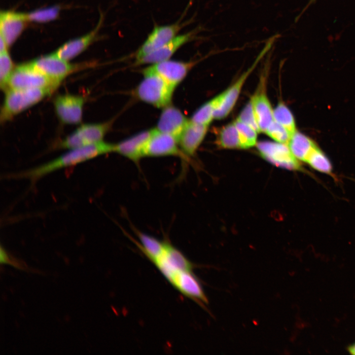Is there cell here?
Instances as JSON below:
<instances>
[{
	"instance_id": "1",
	"label": "cell",
	"mask_w": 355,
	"mask_h": 355,
	"mask_svg": "<svg viewBox=\"0 0 355 355\" xmlns=\"http://www.w3.org/2000/svg\"><path fill=\"white\" fill-rule=\"evenodd\" d=\"M115 144L101 142L78 148L69 149L59 157L31 169L12 174L6 178L27 179L35 184L41 178L62 169L75 166L102 155L113 152Z\"/></svg>"
},
{
	"instance_id": "2",
	"label": "cell",
	"mask_w": 355,
	"mask_h": 355,
	"mask_svg": "<svg viewBox=\"0 0 355 355\" xmlns=\"http://www.w3.org/2000/svg\"><path fill=\"white\" fill-rule=\"evenodd\" d=\"M142 72L144 77L136 90L138 99L158 108L170 105L175 87L150 67Z\"/></svg>"
},
{
	"instance_id": "3",
	"label": "cell",
	"mask_w": 355,
	"mask_h": 355,
	"mask_svg": "<svg viewBox=\"0 0 355 355\" xmlns=\"http://www.w3.org/2000/svg\"><path fill=\"white\" fill-rule=\"evenodd\" d=\"M0 111V121L5 122L50 95L49 88L7 89Z\"/></svg>"
},
{
	"instance_id": "4",
	"label": "cell",
	"mask_w": 355,
	"mask_h": 355,
	"mask_svg": "<svg viewBox=\"0 0 355 355\" xmlns=\"http://www.w3.org/2000/svg\"><path fill=\"white\" fill-rule=\"evenodd\" d=\"M59 85L29 63L14 68L8 79L7 89L49 88L54 91Z\"/></svg>"
},
{
	"instance_id": "5",
	"label": "cell",
	"mask_w": 355,
	"mask_h": 355,
	"mask_svg": "<svg viewBox=\"0 0 355 355\" xmlns=\"http://www.w3.org/2000/svg\"><path fill=\"white\" fill-rule=\"evenodd\" d=\"M112 122L84 124L60 143L62 148L72 149L91 145L103 141Z\"/></svg>"
},
{
	"instance_id": "6",
	"label": "cell",
	"mask_w": 355,
	"mask_h": 355,
	"mask_svg": "<svg viewBox=\"0 0 355 355\" xmlns=\"http://www.w3.org/2000/svg\"><path fill=\"white\" fill-rule=\"evenodd\" d=\"M257 148L262 157L276 166L290 170H301L298 160L287 144L263 141L257 144Z\"/></svg>"
},
{
	"instance_id": "7",
	"label": "cell",
	"mask_w": 355,
	"mask_h": 355,
	"mask_svg": "<svg viewBox=\"0 0 355 355\" xmlns=\"http://www.w3.org/2000/svg\"><path fill=\"white\" fill-rule=\"evenodd\" d=\"M30 63L38 71L60 84L68 75L83 67L81 65L69 63L55 52L39 57Z\"/></svg>"
},
{
	"instance_id": "8",
	"label": "cell",
	"mask_w": 355,
	"mask_h": 355,
	"mask_svg": "<svg viewBox=\"0 0 355 355\" xmlns=\"http://www.w3.org/2000/svg\"><path fill=\"white\" fill-rule=\"evenodd\" d=\"M153 263L169 282L176 273L192 271L193 267L180 250L167 242L162 253Z\"/></svg>"
},
{
	"instance_id": "9",
	"label": "cell",
	"mask_w": 355,
	"mask_h": 355,
	"mask_svg": "<svg viewBox=\"0 0 355 355\" xmlns=\"http://www.w3.org/2000/svg\"><path fill=\"white\" fill-rule=\"evenodd\" d=\"M185 25V23H181L179 20L172 24L155 27L136 52V60L143 57L168 43L177 36Z\"/></svg>"
},
{
	"instance_id": "10",
	"label": "cell",
	"mask_w": 355,
	"mask_h": 355,
	"mask_svg": "<svg viewBox=\"0 0 355 355\" xmlns=\"http://www.w3.org/2000/svg\"><path fill=\"white\" fill-rule=\"evenodd\" d=\"M85 102L82 96L67 94L56 96L53 104L56 113L62 123L75 125L82 121Z\"/></svg>"
},
{
	"instance_id": "11",
	"label": "cell",
	"mask_w": 355,
	"mask_h": 355,
	"mask_svg": "<svg viewBox=\"0 0 355 355\" xmlns=\"http://www.w3.org/2000/svg\"><path fill=\"white\" fill-rule=\"evenodd\" d=\"M168 156H184L179 146L178 140L169 134L152 129L144 150V157Z\"/></svg>"
},
{
	"instance_id": "12",
	"label": "cell",
	"mask_w": 355,
	"mask_h": 355,
	"mask_svg": "<svg viewBox=\"0 0 355 355\" xmlns=\"http://www.w3.org/2000/svg\"><path fill=\"white\" fill-rule=\"evenodd\" d=\"M198 30H194L175 36L163 46L143 57L136 60L135 64L137 65L153 64L169 60L181 46L193 40Z\"/></svg>"
},
{
	"instance_id": "13",
	"label": "cell",
	"mask_w": 355,
	"mask_h": 355,
	"mask_svg": "<svg viewBox=\"0 0 355 355\" xmlns=\"http://www.w3.org/2000/svg\"><path fill=\"white\" fill-rule=\"evenodd\" d=\"M170 283L185 296L198 303L202 304L208 303V298L199 280L192 271L176 273Z\"/></svg>"
},
{
	"instance_id": "14",
	"label": "cell",
	"mask_w": 355,
	"mask_h": 355,
	"mask_svg": "<svg viewBox=\"0 0 355 355\" xmlns=\"http://www.w3.org/2000/svg\"><path fill=\"white\" fill-rule=\"evenodd\" d=\"M195 62L166 60L149 66L169 84L176 87L194 66Z\"/></svg>"
},
{
	"instance_id": "15",
	"label": "cell",
	"mask_w": 355,
	"mask_h": 355,
	"mask_svg": "<svg viewBox=\"0 0 355 355\" xmlns=\"http://www.w3.org/2000/svg\"><path fill=\"white\" fill-rule=\"evenodd\" d=\"M189 120L179 109L169 105L164 107L156 129L174 136L178 142L179 138Z\"/></svg>"
},
{
	"instance_id": "16",
	"label": "cell",
	"mask_w": 355,
	"mask_h": 355,
	"mask_svg": "<svg viewBox=\"0 0 355 355\" xmlns=\"http://www.w3.org/2000/svg\"><path fill=\"white\" fill-rule=\"evenodd\" d=\"M208 126L189 120L178 140V144L184 158L193 156L204 140Z\"/></svg>"
},
{
	"instance_id": "17",
	"label": "cell",
	"mask_w": 355,
	"mask_h": 355,
	"mask_svg": "<svg viewBox=\"0 0 355 355\" xmlns=\"http://www.w3.org/2000/svg\"><path fill=\"white\" fill-rule=\"evenodd\" d=\"M152 129L141 132L130 138L115 144L114 152L138 163L144 157V150Z\"/></svg>"
},
{
	"instance_id": "18",
	"label": "cell",
	"mask_w": 355,
	"mask_h": 355,
	"mask_svg": "<svg viewBox=\"0 0 355 355\" xmlns=\"http://www.w3.org/2000/svg\"><path fill=\"white\" fill-rule=\"evenodd\" d=\"M28 21L26 13L1 11L0 16V35L7 46L11 45L20 36Z\"/></svg>"
},
{
	"instance_id": "19",
	"label": "cell",
	"mask_w": 355,
	"mask_h": 355,
	"mask_svg": "<svg viewBox=\"0 0 355 355\" xmlns=\"http://www.w3.org/2000/svg\"><path fill=\"white\" fill-rule=\"evenodd\" d=\"M259 57L252 67L242 74L235 83L222 93L223 96L221 102L214 112V118L223 119L231 112L237 102L245 81L260 59Z\"/></svg>"
},
{
	"instance_id": "20",
	"label": "cell",
	"mask_w": 355,
	"mask_h": 355,
	"mask_svg": "<svg viewBox=\"0 0 355 355\" xmlns=\"http://www.w3.org/2000/svg\"><path fill=\"white\" fill-rule=\"evenodd\" d=\"M101 18L97 27L87 35L70 40L60 47L55 53L62 59L69 61L84 51L93 42L102 23Z\"/></svg>"
},
{
	"instance_id": "21",
	"label": "cell",
	"mask_w": 355,
	"mask_h": 355,
	"mask_svg": "<svg viewBox=\"0 0 355 355\" xmlns=\"http://www.w3.org/2000/svg\"><path fill=\"white\" fill-rule=\"evenodd\" d=\"M251 101L260 132H265L274 120L270 102L264 93L255 95Z\"/></svg>"
},
{
	"instance_id": "22",
	"label": "cell",
	"mask_w": 355,
	"mask_h": 355,
	"mask_svg": "<svg viewBox=\"0 0 355 355\" xmlns=\"http://www.w3.org/2000/svg\"><path fill=\"white\" fill-rule=\"evenodd\" d=\"M288 145L291 153L297 160L306 162L317 147L315 143L310 138L297 132L292 135Z\"/></svg>"
},
{
	"instance_id": "23",
	"label": "cell",
	"mask_w": 355,
	"mask_h": 355,
	"mask_svg": "<svg viewBox=\"0 0 355 355\" xmlns=\"http://www.w3.org/2000/svg\"><path fill=\"white\" fill-rule=\"evenodd\" d=\"M136 234L139 239V242H135L138 248L153 262L162 253L165 245V241L162 242L157 238L136 230Z\"/></svg>"
},
{
	"instance_id": "24",
	"label": "cell",
	"mask_w": 355,
	"mask_h": 355,
	"mask_svg": "<svg viewBox=\"0 0 355 355\" xmlns=\"http://www.w3.org/2000/svg\"><path fill=\"white\" fill-rule=\"evenodd\" d=\"M222 93L208 101L199 108L192 115L191 120L196 123L208 126L214 118V112L222 98Z\"/></svg>"
},
{
	"instance_id": "25",
	"label": "cell",
	"mask_w": 355,
	"mask_h": 355,
	"mask_svg": "<svg viewBox=\"0 0 355 355\" xmlns=\"http://www.w3.org/2000/svg\"><path fill=\"white\" fill-rule=\"evenodd\" d=\"M217 142L219 145L224 148H242L239 132L234 122L221 129Z\"/></svg>"
},
{
	"instance_id": "26",
	"label": "cell",
	"mask_w": 355,
	"mask_h": 355,
	"mask_svg": "<svg viewBox=\"0 0 355 355\" xmlns=\"http://www.w3.org/2000/svg\"><path fill=\"white\" fill-rule=\"evenodd\" d=\"M274 120L284 126L292 136L295 131V124L293 116L283 103H279L273 110Z\"/></svg>"
},
{
	"instance_id": "27",
	"label": "cell",
	"mask_w": 355,
	"mask_h": 355,
	"mask_svg": "<svg viewBox=\"0 0 355 355\" xmlns=\"http://www.w3.org/2000/svg\"><path fill=\"white\" fill-rule=\"evenodd\" d=\"M307 162L314 169L326 174L331 175L332 167L326 156L317 147L312 152Z\"/></svg>"
},
{
	"instance_id": "28",
	"label": "cell",
	"mask_w": 355,
	"mask_h": 355,
	"mask_svg": "<svg viewBox=\"0 0 355 355\" xmlns=\"http://www.w3.org/2000/svg\"><path fill=\"white\" fill-rule=\"evenodd\" d=\"M239 132L242 148H248L256 142L257 132L248 125L236 120L234 122Z\"/></svg>"
},
{
	"instance_id": "29",
	"label": "cell",
	"mask_w": 355,
	"mask_h": 355,
	"mask_svg": "<svg viewBox=\"0 0 355 355\" xmlns=\"http://www.w3.org/2000/svg\"><path fill=\"white\" fill-rule=\"evenodd\" d=\"M0 53V85L1 89L5 91L8 79L14 68L7 50Z\"/></svg>"
},
{
	"instance_id": "30",
	"label": "cell",
	"mask_w": 355,
	"mask_h": 355,
	"mask_svg": "<svg viewBox=\"0 0 355 355\" xmlns=\"http://www.w3.org/2000/svg\"><path fill=\"white\" fill-rule=\"evenodd\" d=\"M265 133L277 142L287 144L292 136L284 126L274 120L267 129Z\"/></svg>"
},
{
	"instance_id": "31",
	"label": "cell",
	"mask_w": 355,
	"mask_h": 355,
	"mask_svg": "<svg viewBox=\"0 0 355 355\" xmlns=\"http://www.w3.org/2000/svg\"><path fill=\"white\" fill-rule=\"evenodd\" d=\"M59 7H52L38 9L26 14L28 21L39 22H46L55 19L58 15Z\"/></svg>"
},
{
	"instance_id": "32",
	"label": "cell",
	"mask_w": 355,
	"mask_h": 355,
	"mask_svg": "<svg viewBox=\"0 0 355 355\" xmlns=\"http://www.w3.org/2000/svg\"><path fill=\"white\" fill-rule=\"evenodd\" d=\"M237 120L251 127L257 133L260 132L251 101L249 102L243 108Z\"/></svg>"
},
{
	"instance_id": "33",
	"label": "cell",
	"mask_w": 355,
	"mask_h": 355,
	"mask_svg": "<svg viewBox=\"0 0 355 355\" xmlns=\"http://www.w3.org/2000/svg\"><path fill=\"white\" fill-rule=\"evenodd\" d=\"M0 248V261L1 264L10 265L21 270H28V267L24 262L19 260L11 255L1 246Z\"/></svg>"
},
{
	"instance_id": "34",
	"label": "cell",
	"mask_w": 355,
	"mask_h": 355,
	"mask_svg": "<svg viewBox=\"0 0 355 355\" xmlns=\"http://www.w3.org/2000/svg\"><path fill=\"white\" fill-rule=\"evenodd\" d=\"M348 350L351 354L355 355V344L349 347Z\"/></svg>"
},
{
	"instance_id": "35",
	"label": "cell",
	"mask_w": 355,
	"mask_h": 355,
	"mask_svg": "<svg viewBox=\"0 0 355 355\" xmlns=\"http://www.w3.org/2000/svg\"><path fill=\"white\" fill-rule=\"evenodd\" d=\"M316 0H310L309 2L307 4V6H306V7L305 8L304 11H305V9H306L310 5H311L312 4H313V3L314 2H315Z\"/></svg>"
}]
</instances>
